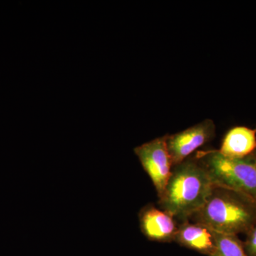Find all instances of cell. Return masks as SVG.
I'll return each mask as SVG.
<instances>
[{"label": "cell", "mask_w": 256, "mask_h": 256, "mask_svg": "<svg viewBox=\"0 0 256 256\" xmlns=\"http://www.w3.org/2000/svg\"><path fill=\"white\" fill-rule=\"evenodd\" d=\"M214 186L208 171L198 158L190 156L173 166L158 204L180 224L190 220L204 206Z\"/></svg>", "instance_id": "cell-1"}, {"label": "cell", "mask_w": 256, "mask_h": 256, "mask_svg": "<svg viewBox=\"0 0 256 256\" xmlns=\"http://www.w3.org/2000/svg\"><path fill=\"white\" fill-rule=\"evenodd\" d=\"M244 244V250L248 256H256V224L246 234Z\"/></svg>", "instance_id": "cell-10"}, {"label": "cell", "mask_w": 256, "mask_h": 256, "mask_svg": "<svg viewBox=\"0 0 256 256\" xmlns=\"http://www.w3.org/2000/svg\"><path fill=\"white\" fill-rule=\"evenodd\" d=\"M140 228L143 235L152 242H174L178 222L174 216L161 208L150 204L138 213Z\"/></svg>", "instance_id": "cell-6"}, {"label": "cell", "mask_w": 256, "mask_h": 256, "mask_svg": "<svg viewBox=\"0 0 256 256\" xmlns=\"http://www.w3.org/2000/svg\"><path fill=\"white\" fill-rule=\"evenodd\" d=\"M168 134L134 148V152L156 188L158 200L162 196L172 171L166 144Z\"/></svg>", "instance_id": "cell-4"}, {"label": "cell", "mask_w": 256, "mask_h": 256, "mask_svg": "<svg viewBox=\"0 0 256 256\" xmlns=\"http://www.w3.org/2000/svg\"><path fill=\"white\" fill-rule=\"evenodd\" d=\"M216 247L210 256H248L238 236L215 232Z\"/></svg>", "instance_id": "cell-9"}, {"label": "cell", "mask_w": 256, "mask_h": 256, "mask_svg": "<svg viewBox=\"0 0 256 256\" xmlns=\"http://www.w3.org/2000/svg\"><path fill=\"white\" fill-rule=\"evenodd\" d=\"M174 242L182 246L210 256L216 247L215 232L203 224L184 220L178 224Z\"/></svg>", "instance_id": "cell-7"}, {"label": "cell", "mask_w": 256, "mask_h": 256, "mask_svg": "<svg viewBox=\"0 0 256 256\" xmlns=\"http://www.w3.org/2000/svg\"><path fill=\"white\" fill-rule=\"evenodd\" d=\"M188 220L218 234H246L256 224V202L242 192L215 185L206 203Z\"/></svg>", "instance_id": "cell-2"}, {"label": "cell", "mask_w": 256, "mask_h": 256, "mask_svg": "<svg viewBox=\"0 0 256 256\" xmlns=\"http://www.w3.org/2000/svg\"><path fill=\"white\" fill-rule=\"evenodd\" d=\"M215 134L216 126L210 119L204 120L181 132L168 134L166 144L173 166L188 159L198 148L213 140Z\"/></svg>", "instance_id": "cell-5"}, {"label": "cell", "mask_w": 256, "mask_h": 256, "mask_svg": "<svg viewBox=\"0 0 256 256\" xmlns=\"http://www.w3.org/2000/svg\"><path fill=\"white\" fill-rule=\"evenodd\" d=\"M256 150V129L245 126L232 128L226 134L218 151L232 159H244Z\"/></svg>", "instance_id": "cell-8"}, {"label": "cell", "mask_w": 256, "mask_h": 256, "mask_svg": "<svg viewBox=\"0 0 256 256\" xmlns=\"http://www.w3.org/2000/svg\"><path fill=\"white\" fill-rule=\"evenodd\" d=\"M195 156L215 185L242 192L256 202V166L250 160L232 159L218 150L198 152Z\"/></svg>", "instance_id": "cell-3"}, {"label": "cell", "mask_w": 256, "mask_h": 256, "mask_svg": "<svg viewBox=\"0 0 256 256\" xmlns=\"http://www.w3.org/2000/svg\"><path fill=\"white\" fill-rule=\"evenodd\" d=\"M247 158V159L250 160V161L252 162V164L255 165V166H256V150L254 152L252 153V154H250V156H247V158Z\"/></svg>", "instance_id": "cell-11"}]
</instances>
